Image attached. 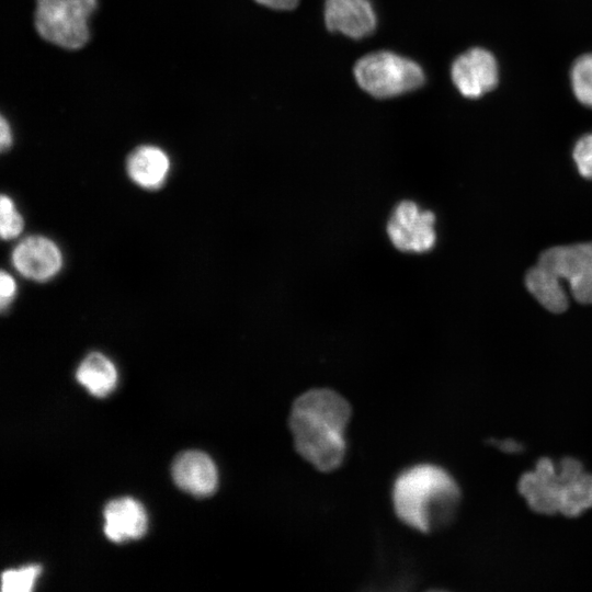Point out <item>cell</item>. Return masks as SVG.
Returning <instances> with one entry per match:
<instances>
[{
	"mask_svg": "<svg viewBox=\"0 0 592 592\" xmlns=\"http://www.w3.org/2000/svg\"><path fill=\"white\" fill-rule=\"evenodd\" d=\"M350 418L351 407L338 392L320 388L301 394L289 414L297 453L318 470L337 469L345 455Z\"/></svg>",
	"mask_w": 592,
	"mask_h": 592,
	"instance_id": "1",
	"label": "cell"
},
{
	"mask_svg": "<svg viewBox=\"0 0 592 592\" xmlns=\"http://www.w3.org/2000/svg\"><path fill=\"white\" fill-rule=\"evenodd\" d=\"M460 490L453 476L434 464L405 469L392 487L397 516L408 526L430 533L447 525L459 504Z\"/></svg>",
	"mask_w": 592,
	"mask_h": 592,
	"instance_id": "2",
	"label": "cell"
},
{
	"mask_svg": "<svg viewBox=\"0 0 592 592\" xmlns=\"http://www.w3.org/2000/svg\"><path fill=\"white\" fill-rule=\"evenodd\" d=\"M358 86L375 98H392L420 88L424 73L414 61L391 52H376L354 66Z\"/></svg>",
	"mask_w": 592,
	"mask_h": 592,
	"instance_id": "3",
	"label": "cell"
},
{
	"mask_svg": "<svg viewBox=\"0 0 592 592\" xmlns=\"http://www.w3.org/2000/svg\"><path fill=\"white\" fill-rule=\"evenodd\" d=\"M96 0H37L35 26L46 41L68 49L83 46Z\"/></svg>",
	"mask_w": 592,
	"mask_h": 592,
	"instance_id": "4",
	"label": "cell"
},
{
	"mask_svg": "<svg viewBox=\"0 0 592 592\" xmlns=\"http://www.w3.org/2000/svg\"><path fill=\"white\" fill-rule=\"evenodd\" d=\"M537 265L561 283L580 304H592V242L557 246L542 252Z\"/></svg>",
	"mask_w": 592,
	"mask_h": 592,
	"instance_id": "5",
	"label": "cell"
},
{
	"mask_svg": "<svg viewBox=\"0 0 592 592\" xmlns=\"http://www.w3.org/2000/svg\"><path fill=\"white\" fill-rule=\"evenodd\" d=\"M387 235L399 251L428 252L436 242L435 215L421 209L412 201H402L394 208L387 223Z\"/></svg>",
	"mask_w": 592,
	"mask_h": 592,
	"instance_id": "6",
	"label": "cell"
},
{
	"mask_svg": "<svg viewBox=\"0 0 592 592\" xmlns=\"http://www.w3.org/2000/svg\"><path fill=\"white\" fill-rule=\"evenodd\" d=\"M452 80L466 98L477 99L496 88L499 68L494 56L475 47L459 55L452 65Z\"/></svg>",
	"mask_w": 592,
	"mask_h": 592,
	"instance_id": "7",
	"label": "cell"
},
{
	"mask_svg": "<svg viewBox=\"0 0 592 592\" xmlns=\"http://www.w3.org/2000/svg\"><path fill=\"white\" fill-rule=\"evenodd\" d=\"M517 490L535 513H559L561 482L551 458L542 457L532 470L524 473L519 479Z\"/></svg>",
	"mask_w": 592,
	"mask_h": 592,
	"instance_id": "8",
	"label": "cell"
},
{
	"mask_svg": "<svg viewBox=\"0 0 592 592\" xmlns=\"http://www.w3.org/2000/svg\"><path fill=\"white\" fill-rule=\"evenodd\" d=\"M12 264L24 277L45 282L60 271L62 255L53 240L44 236H30L14 248Z\"/></svg>",
	"mask_w": 592,
	"mask_h": 592,
	"instance_id": "9",
	"label": "cell"
},
{
	"mask_svg": "<svg viewBox=\"0 0 592 592\" xmlns=\"http://www.w3.org/2000/svg\"><path fill=\"white\" fill-rule=\"evenodd\" d=\"M556 465L561 482L559 514L577 517L592 508V474L572 456Z\"/></svg>",
	"mask_w": 592,
	"mask_h": 592,
	"instance_id": "10",
	"label": "cell"
},
{
	"mask_svg": "<svg viewBox=\"0 0 592 592\" xmlns=\"http://www.w3.org/2000/svg\"><path fill=\"white\" fill-rule=\"evenodd\" d=\"M171 474L180 489L196 497L210 496L218 485L216 465L201 451L180 453L172 463Z\"/></svg>",
	"mask_w": 592,
	"mask_h": 592,
	"instance_id": "11",
	"label": "cell"
},
{
	"mask_svg": "<svg viewBox=\"0 0 592 592\" xmlns=\"http://www.w3.org/2000/svg\"><path fill=\"white\" fill-rule=\"evenodd\" d=\"M325 20L331 32L352 38L367 36L376 26V15L368 0H326Z\"/></svg>",
	"mask_w": 592,
	"mask_h": 592,
	"instance_id": "12",
	"label": "cell"
},
{
	"mask_svg": "<svg viewBox=\"0 0 592 592\" xmlns=\"http://www.w3.org/2000/svg\"><path fill=\"white\" fill-rule=\"evenodd\" d=\"M103 515L104 533L115 543L140 538L147 532L146 511L141 503L133 498L124 497L110 501Z\"/></svg>",
	"mask_w": 592,
	"mask_h": 592,
	"instance_id": "13",
	"label": "cell"
},
{
	"mask_svg": "<svg viewBox=\"0 0 592 592\" xmlns=\"http://www.w3.org/2000/svg\"><path fill=\"white\" fill-rule=\"evenodd\" d=\"M126 169L132 181L138 186L159 189L168 177L170 160L158 147L140 146L129 155Z\"/></svg>",
	"mask_w": 592,
	"mask_h": 592,
	"instance_id": "14",
	"label": "cell"
},
{
	"mask_svg": "<svg viewBox=\"0 0 592 592\" xmlns=\"http://www.w3.org/2000/svg\"><path fill=\"white\" fill-rule=\"evenodd\" d=\"M76 378L91 395L102 398L115 388L117 371L110 358L99 352H93L80 363Z\"/></svg>",
	"mask_w": 592,
	"mask_h": 592,
	"instance_id": "15",
	"label": "cell"
},
{
	"mask_svg": "<svg viewBox=\"0 0 592 592\" xmlns=\"http://www.w3.org/2000/svg\"><path fill=\"white\" fill-rule=\"evenodd\" d=\"M527 291L548 311L560 314L569 306L562 284L537 264L525 276Z\"/></svg>",
	"mask_w": 592,
	"mask_h": 592,
	"instance_id": "16",
	"label": "cell"
},
{
	"mask_svg": "<svg viewBox=\"0 0 592 592\" xmlns=\"http://www.w3.org/2000/svg\"><path fill=\"white\" fill-rule=\"evenodd\" d=\"M570 79L578 101L592 109V54L577 58L571 67Z\"/></svg>",
	"mask_w": 592,
	"mask_h": 592,
	"instance_id": "17",
	"label": "cell"
},
{
	"mask_svg": "<svg viewBox=\"0 0 592 592\" xmlns=\"http://www.w3.org/2000/svg\"><path fill=\"white\" fill-rule=\"evenodd\" d=\"M41 567L31 565L20 569H10L1 574V590L4 592H29L33 589Z\"/></svg>",
	"mask_w": 592,
	"mask_h": 592,
	"instance_id": "18",
	"label": "cell"
},
{
	"mask_svg": "<svg viewBox=\"0 0 592 592\" xmlns=\"http://www.w3.org/2000/svg\"><path fill=\"white\" fill-rule=\"evenodd\" d=\"M0 232L4 240L18 237L24 227V220L13 201L2 195L0 201Z\"/></svg>",
	"mask_w": 592,
	"mask_h": 592,
	"instance_id": "19",
	"label": "cell"
},
{
	"mask_svg": "<svg viewBox=\"0 0 592 592\" xmlns=\"http://www.w3.org/2000/svg\"><path fill=\"white\" fill-rule=\"evenodd\" d=\"M572 157L579 173L592 180V133L582 136L576 143Z\"/></svg>",
	"mask_w": 592,
	"mask_h": 592,
	"instance_id": "20",
	"label": "cell"
},
{
	"mask_svg": "<svg viewBox=\"0 0 592 592\" xmlns=\"http://www.w3.org/2000/svg\"><path fill=\"white\" fill-rule=\"evenodd\" d=\"M16 293V283L15 280L7 273L4 270L0 275V305L2 311H4L11 304L13 297Z\"/></svg>",
	"mask_w": 592,
	"mask_h": 592,
	"instance_id": "21",
	"label": "cell"
},
{
	"mask_svg": "<svg viewBox=\"0 0 592 592\" xmlns=\"http://www.w3.org/2000/svg\"><path fill=\"white\" fill-rule=\"evenodd\" d=\"M12 145V133L9 123L2 116L0 123V147L4 151Z\"/></svg>",
	"mask_w": 592,
	"mask_h": 592,
	"instance_id": "22",
	"label": "cell"
},
{
	"mask_svg": "<svg viewBox=\"0 0 592 592\" xmlns=\"http://www.w3.org/2000/svg\"><path fill=\"white\" fill-rule=\"evenodd\" d=\"M258 3L269 7L275 10H291L294 9L298 0H255Z\"/></svg>",
	"mask_w": 592,
	"mask_h": 592,
	"instance_id": "23",
	"label": "cell"
}]
</instances>
